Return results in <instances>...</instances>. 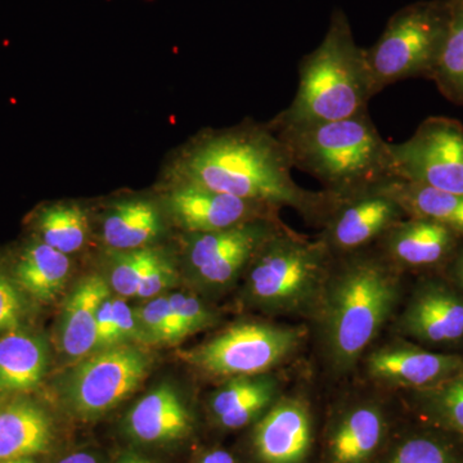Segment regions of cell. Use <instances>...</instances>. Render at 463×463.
<instances>
[{
  "mask_svg": "<svg viewBox=\"0 0 463 463\" xmlns=\"http://www.w3.org/2000/svg\"><path fill=\"white\" fill-rule=\"evenodd\" d=\"M274 394L276 383L269 377H233L215 392L212 411L224 428H243L263 412Z\"/></svg>",
  "mask_w": 463,
  "mask_h": 463,
  "instance_id": "obj_25",
  "label": "cell"
},
{
  "mask_svg": "<svg viewBox=\"0 0 463 463\" xmlns=\"http://www.w3.org/2000/svg\"><path fill=\"white\" fill-rule=\"evenodd\" d=\"M29 227L33 239L72 257L84 251L93 237L94 212L81 201H50L33 210Z\"/></svg>",
  "mask_w": 463,
  "mask_h": 463,
  "instance_id": "obj_19",
  "label": "cell"
},
{
  "mask_svg": "<svg viewBox=\"0 0 463 463\" xmlns=\"http://www.w3.org/2000/svg\"><path fill=\"white\" fill-rule=\"evenodd\" d=\"M167 298H169L174 316L181 323L185 337L214 323L215 316L213 315L212 310L194 295L175 292V294L167 295Z\"/></svg>",
  "mask_w": 463,
  "mask_h": 463,
  "instance_id": "obj_32",
  "label": "cell"
},
{
  "mask_svg": "<svg viewBox=\"0 0 463 463\" xmlns=\"http://www.w3.org/2000/svg\"><path fill=\"white\" fill-rule=\"evenodd\" d=\"M401 272L367 249L332 260L317 307L326 356L337 373L354 367L397 307Z\"/></svg>",
  "mask_w": 463,
  "mask_h": 463,
  "instance_id": "obj_2",
  "label": "cell"
},
{
  "mask_svg": "<svg viewBox=\"0 0 463 463\" xmlns=\"http://www.w3.org/2000/svg\"><path fill=\"white\" fill-rule=\"evenodd\" d=\"M332 260L322 240L304 239L282 225L246 269L249 300L273 313H298L315 306Z\"/></svg>",
  "mask_w": 463,
  "mask_h": 463,
  "instance_id": "obj_5",
  "label": "cell"
},
{
  "mask_svg": "<svg viewBox=\"0 0 463 463\" xmlns=\"http://www.w3.org/2000/svg\"><path fill=\"white\" fill-rule=\"evenodd\" d=\"M407 218L397 201L379 185L343 197L325 223L319 240L334 258L365 250L402 219Z\"/></svg>",
  "mask_w": 463,
  "mask_h": 463,
  "instance_id": "obj_14",
  "label": "cell"
},
{
  "mask_svg": "<svg viewBox=\"0 0 463 463\" xmlns=\"http://www.w3.org/2000/svg\"><path fill=\"white\" fill-rule=\"evenodd\" d=\"M303 331L288 326L245 322L181 353L185 364L215 377L259 376L297 350Z\"/></svg>",
  "mask_w": 463,
  "mask_h": 463,
  "instance_id": "obj_7",
  "label": "cell"
},
{
  "mask_svg": "<svg viewBox=\"0 0 463 463\" xmlns=\"http://www.w3.org/2000/svg\"><path fill=\"white\" fill-rule=\"evenodd\" d=\"M272 130L285 146L294 169L315 176L323 190L340 199L376 187L392 176L389 143L380 136L368 111L341 120Z\"/></svg>",
  "mask_w": 463,
  "mask_h": 463,
  "instance_id": "obj_3",
  "label": "cell"
},
{
  "mask_svg": "<svg viewBox=\"0 0 463 463\" xmlns=\"http://www.w3.org/2000/svg\"><path fill=\"white\" fill-rule=\"evenodd\" d=\"M379 188L392 197L410 218L429 219L463 239V196L430 185L390 176Z\"/></svg>",
  "mask_w": 463,
  "mask_h": 463,
  "instance_id": "obj_22",
  "label": "cell"
},
{
  "mask_svg": "<svg viewBox=\"0 0 463 463\" xmlns=\"http://www.w3.org/2000/svg\"><path fill=\"white\" fill-rule=\"evenodd\" d=\"M371 376L399 388L422 390L463 371V353H443L419 344L381 347L367 359Z\"/></svg>",
  "mask_w": 463,
  "mask_h": 463,
  "instance_id": "obj_16",
  "label": "cell"
},
{
  "mask_svg": "<svg viewBox=\"0 0 463 463\" xmlns=\"http://www.w3.org/2000/svg\"><path fill=\"white\" fill-rule=\"evenodd\" d=\"M312 443V422L307 405L286 399L259 421L254 446L264 463H301Z\"/></svg>",
  "mask_w": 463,
  "mask_h": 463,
  "instance_id": "obj_17",
  "label": "cell"
},
{
  "mask_svg": "<svg viewBox=\"0 0 463 463\" xmlns=\"http://www.w3.org/2000/svg\"><path fill=\"white\" fill-rule=\"evenodd\" d=\"M200 463H234V459L225 450H213L203 456Z\"/></svg>",
  "mask_w": 463,
  "mask_h": 463,
  "instance_id": "obj_37",
  "label": "cell"
},
{
  "mask_svg": "<svg viewBox=\"0 0 463 463\" xmlns=\"http://www.w3.org/2000/svg\"><path fill=\"white\" fill-rule=\"evenodd\" d=\"M151 356L139 345H118L85 356L63 383L66 402L79 416H100L141 385Z\"/></svg>",
  "mask_w": 463,
  "mask_h": 463,
  "instance_id": "obj_9",
  "label": "cell"
},
{
  "mask_svg": "<svg viewBox=\"0 0 463 463\" xmlns=\"http://www.w3.org/2000/svg\"><path fill=\"white\" fill-rule=\"evenodd\" d=\"M136 313L142 331L143 345L176 344L184 339L167 295L149 298L143 306L136 307Z\"/></svg>",
  "mask_w": 463,
  "mask_h": 463,
  "instance_id": "obj_30",
  "label": "cell"
},
{
  "mask_svg": "<svg viewBox=\"0 0 463 463\" xmlns=\"http://www.w3.org/2000/svg\"><path fill=\"white\" fill-rule=\"evenodd\" d=\"M448 5L446 41L430 80L444 99L463 108V0H448Z\"/></svg>",
  "mask_w": 463,
  "mask_h": 463,
  "instance_id": "obj_27",
  "label": "cell"
},
{
  "mask_svg": "<svg viewBox=\"0 0 463 463\" xmlns=\"http://www.w3.org/2000/svg\"><path fill=\"white\" fill-rule=\"evenodd\" d=\"M191 416L173 386L163 383L143 397L128 414L130 435L143 443H167L191 430Z\"/></svg>",
  "mask_w": 463,
  "mask_h": 463,
  "instance_id": "obj_21",
  "label": "cell"
},
{
  "mask_svg": "<svg viewBox=\"0 0 463 463\" xmlns=\"http://www.w3.org/2000/svg\"><path fill=\"white\" fill-rule=\"evenodd\" d=\"M423 412L463 437V371L431 388L414 390Z\"/></svg>",
  "mask_w": 463,
  "mask_h": 463,
  "instance_id": "obj_28",
  "label": "cell"
},
{
  "mask_svg": "<svg viewBox=\"0 0 463 463\" xmlns=\"http://www.w3.org/2000/svg\"><path fill=\"white\" fill-rule=\"evenodd\" d=\"M383 434V413L373 405H358L341 420L331 439L332 463H364L373 455Z\"/></svg>",
  "mask_w": 463,
  "mask_h": 463,
  "instance_id": "obj_26",
  "label": "cell"
},
{
  "mask_svg": "<svg viewBox=\"0 0 463 463\" xmlns=\"http://www.w3.org/2000/svg\"><path fill=\"white\" fill-rule=\"evenodd\" d=\"M441 274L463 294V243Z\"/></svg>",
  "mask_w": 463,
  "mask_h": 463,
  "instance_id": "obj_36",
  "label": "cell"
},
{
  "mask_svg": "<svg viewBox=\"0 0 463 463\" xmlns=\"http://www.w3.org/2000/svg\"><path fill=\"white\" fill-rule=\"evenodd\" d=\"M120 463H148V462L145 461V459L137 458V457H132V458L124 459V461L120 462Z\"/></svg>",
  "mask_w": 463,
  "mask_h": 463,
  "instance_id": "obj_40",
  "label": "cell"
},
{
  "mask_svg": "<svg viewBox=\"0 0 463 463\" xmlns=\"http://www.w3.org/2000/svg\"><path fill=\"white\" fill-rule=\"evenodd\" d=\"M380 252L399 269L443 273L463 243L446 225L422 218L402 219L379 240Z\"/></svg>",
  "mask_w": 463,
  "mask_h": 463,
  "instance_id": "obj_15",
  "label": "cell"
},
{
  "mask_svg": "<svg viewBox=\"0 0 463 463\" xmlns=\"http://www.w3.org/2000/svg\"><path fill=\"white\" fill-rule=\"evenodd\" d=\"M399 331L423 347L463 349V294L443 274L420 279L399 318Z\"/></svg>",
  "mask_w": 463,
  "mask_h": 463,
  "instance_id": "obj_12",
  "label": "cell"
},
{
  "mask_svg": "<svg viewBox=\"0 0 463 463\" xmlns=\"http://www.w3.org/2000/svg\"><path fill=\"white\" fill-rule=\"evenodd\" d=\"M448 0H419L389 18L373 47L365 48L374 96L411 78L430 80L446 41Z\"/></svg>",
  "mask_w": 463,
  "mask_h": 463,
  "instance_id": "obj_6",
  "label": "cell"
},
{
  "mask_svg": "<svg viewBox=\"0 0 463 463\" xmlns=\"http://www.w3.org/2000/svg\"><path fill=\"white\" fill-rule=\"evenodd\" d=\"M281 227L279 218H265L207 233H179V263L203 288H227Z\"/></svg>",
  "mask_w": 463,
  "mask_h": 463,
  "instance_id": "obj_8",
  "label": "cell"
},
{
  "mask_svg": "<svg viewBox=\"0 0 463 463\" xmlns=\"http://www.w3.org/2000/svg\"><path fill=\"white\" fill-rule=\"evenodd\" d=\"M58 463H99L90 453L79 452L74 455L67 456L62 461Z\"/></svg>",
  "mask_w": 463,
  "mask_h": 463,
  "instance_id": "obj_38",
  "label": "cell"
},
{
  "mask_svg": "<svg viewBox=\"0 0 463 463\" xmlns=\"http://www.w3.org/2000/svg\"><path fill=\"white\" fill-rule=\"evenodd\" d=\"M0 463H35V461H33V457H21V458L8 459V461Z\"/></svg>",
  "mask_w": 463,
  "mask_h": 463,
  "instance_id": "obj_39",
  "label": "cell"
},
{
  "mask_svg": "<svg viewBox=\"0 0 463 463\" xmlns=\"http://www.w3.org/2000/svg\"><path fill=\"white\" fill-rule=\"evenodd\" d=\"M173 230L157 192H120L99 203L94 231L103 251H129L166 243Z\"/></svg>",
  "mask_w": 463,
  "mask_h": 463,
  "instance_id": "obj_13",
  "label": "cell"
},
{
  "mask_svg": "<svg viewBox=\"0 0 463 463\" xmlns=\"http://www.w3.org/2000/svg\"><path fill=\"white\" fill-rule=\"evenodd\" d=\"M111 294L108 279L100 273L85 274L67 297L58 325V345L71 359L94 352L96 317L103 298Z\"/></svg>",
  "mask_w": 463,
  "mask_h": 463,
  "instance_id": "obj_18",
  "label": "cell"
},
{
  "mask_svg": "<svg viewBox=\"0 0 463 463\" xmlns=\"http://www.w3.org/2000/svg\"><path fill=\"white\" fill-rule=\"evenodd\" d=\"M292 170L288 151L269 125L246 118L194 134L167 155L157 181L191 183L277 209L292 207L325 225L340 197L300 187Z\"/></svg>",
  "mask_w": 463,
  "mask_h": 463,
  "instance_id": "obj_1",
  "label": "cell"
},
{
  "mask_svg": "<svg viewBox=\"0 0 463 463\" xmlns=\"http://www.w3.org/2000/svg\"><path fill=\"white\" fill-rule=\"evenodd\" d=\"M47 367L48 347L42 337L21 331L0 336V392L35 389Z\"/></svg>",
  "mask_w": 463,
  "mask_h": 463,
  "instance_id": "obj_23",
  "label": "cell"
},
{
  "mask_svg": "<svg viewBox=\"0 0 463 463\" xmlns=\"http://www.w3.org/2000/svg\"><path fill=\"white\" fill-rule=\"evenodd\" d=\"M392 176L463 196V125L447 116L425 118L410 139L389 143Z\"/></svg>",
  "mask_w": 463,
  "mask_h": 463,
  "instance_id": "obj_10",
  "label": "cell"
},
{
  "mask_svg": "<svg viewBox=\"0 0 463 463\" xmlns=\"http://www.w3.org/2000/svg\"><path fill=\"white\" fill-rule=\"evenodd\" d=\"M389 463H458L449 444L437 438L414 437L408 439Z\"/></svg>",
  "mask_w": 463,
  "mask_h": 463,
  "instance_id": "obj_31",
  "label": "cell"
},
{
  "mask_svg": "<svg viewBox=\"0 0 463 463\" xmlns=\"http://www.w3.org/2000/svg\"><path fill=\"white\" fill-rule=\"evenodd\" d=\"M291 105L268 121L274 128L341 120L368 111L373 99L365 48L355 43L345 12L332 11L321 44L298 63Z\"/></svg>",
  "mask_w": 463,
  "mask_h": 463,
  "instance_id": "obj_4",
  "label": "cell"
},
{
  "mask_svg": "<svg viewBox=\"0 0 463 463\" xmlns=\"http://www.w3.org/2000/svg\"><path fill=\"white\" fill-rule=\"evenodd\" d=\"M154 188L170 224L179 233H207L257 219L279 218L277 207L240 199L191 183L157 181Z\"/></svg>",
  "mask_w": 463,
  "mask_h": 463,
  "instance_id": "obj_11",
  "label": "cell"
},
{
  "mask_svg": "<svg viewBox=\"0 0 463 463\" xmlns=\"http://www.w3.org/2000/svg\"><path fill=\"white\" fill-rule=\"evenodd\" d=\"M118 331L114 313V298L109 294L103 298L97 310L96 317V345L94 352L118 346Z\"/></svg>",
  "mask_w": 463,
  "mask_h": 463,
  "instance_id": "obj_35",
  "label": "cell"
},
{
  "mask_svg": "<svg viewBox=\"0 0 463 463\" xmlns=\"http://www.w3.org/2000/svg\"><path fill=\"white\" fill-rule=\"evenodd\" d=\"M161 245L129 251H103L109 288L114 289L118 297L136 298L139 285Z\"/></svg>",
  "mask_w": 463,
  "mask_h": 463,
  "instance_id": "obj_29",
  "label": "cell"
},
{
  "mask_svg": "<svg viewBox=\"0 0 463 463\" xmlns=\"http://www.w3.org/2000/svg\"><path fill=\"white\" fill-rule=\"evenodd\" d=\"M53 438L48 414L30 402H18L0 412V462L47 452Z\"/></svg>",
  "mask_w": 463,
  "mask_h": 463,
  "instance_id": "obj_24",
  "label": "cell"
},
{
  "mask_svg": "<svg viewBox=\"0 0 463 463\" xmlns=\"http://www.w3.org/2000/svg\"><path fill=\"white\" fill-rule=\"evenodd\" d=\"M72 258L30 237L14 252L11 277L27 294L42 303L56 300L72 272Z\"/></svg>",
  "mask_w": 463,
  "mask_h": 463,
  "instance_id": "obj_20",
  "label": "cell"
},
{
  "mask_svg": "<svg viewBox=\"0 0 463 463\" xmlns=\"http://www.w3.org/2000/svg\"><path fill=\"white\" fill-rule=\"evenodd\" d=\"M23 313L24 304L17 285L0 265V336L17 331Z\"/></svg>",
  "mask_w": 463,
  "mask_h": 463,
  "instance_id": "obj_33",
  "label": "cell"
},
{
  "mask_svg": "<svg viewBox=\"0 0 463 463\" xmlns=\"http://www.w3.org/2000/svg\"><path fill=\"white\" fill-rule=\"evenodd\" d=\"M114 313L118 345H143L136 307H130L123 298L118 297L114 298Z\"/></svg>",
  "mask_w": 463,
  "mask_h": 463,
  "instance_id": "obj_34",
  "label": "cell"
}]
</instances>
